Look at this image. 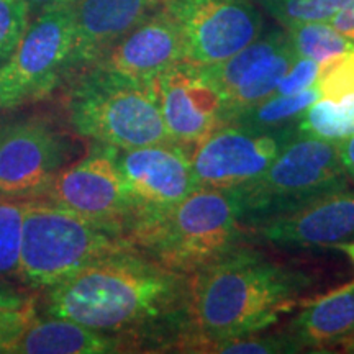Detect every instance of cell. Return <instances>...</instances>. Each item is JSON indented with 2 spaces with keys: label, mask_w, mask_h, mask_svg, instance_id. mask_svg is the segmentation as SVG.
I'll return each instance as SVG.
<instances>
[{
  "label": "cell",
  "mask_w": 354,
  "mask_h": 354,
  "mask_svg": "<svg viewBox=\"0 0 354 354\" xmlns=\"http://www.w3.org/2000/svg\"><path fill=\"white\" fill-rule=\"evenodd\" d=\"M190 276L136 248L84 266L37 292L41 315L68 318L127 343L128 351H176L184 333Z\"/></svg>",
  "instance_id": "cell-1"
},
{
  "label": "cell",
  "mask_w": 354,
  "mask_h": 354,
  "mask_svg": "<svg viewBox=\"0 0 354 354\" xmlns=\"http://www.w3.org/2000/svg\"><path fill=\"white\" fill-rule=\"evenodd\" d=\"M317 279L248 245L190 274L185 325L176 351L205 353L212 343L264 331Z\"/></svg>",
  "instance_id": "cell-2"
},
{
  "label": "cell",
  "mask_w": 354,
  "mask_h": 354,
  "mask_svg": "<svg viewBox=\"0 0 354 354\" xmlns=\"http://www.w3.org/2000/svg\"><path fill=\"white\" fill-rule=\"evenodd\" d=\"M63 88L66 118L74 135L117 149L169 141L153 82L88 66Z\"/></svg>",
  "instance_id": "cell-3"
},
{
  "label": "cell",
  "mask_w": 354,
  "mask_h": 354,
  "mask_svg": "<svg viewBox=\"0 0 354 354\" xmlns=\"http://www.w3.org/2000/svg\"><path fill=\"white\" fill-rule=\"evenodd\" d=\"M228 190L198 187L174 209L131 234L136 250L171 271H201L246 245Z\"/></svg>",
  "instance_id": "cell-4"
},
{
  "label": "cell",
  "mask_w": 354,
  "mask_h": 354,
  "mask_svg": "<svg viewBox=\"0 0 354 354\" xmlns=\"http://www.w3.org/2000/svg\"><path fill=\"white\" fill-rule=\"evenodd\" d=\"M128 248L135 246L122 230L44 201H28L24 215L19 286L39 292L84 266Z\"/></svg>",
  "instance_id": "cell-5"
},
{
  "label": "cell",
  "mask_w": 354,
  "mask_h": 354,
  "mask_svg": "<svg viewBox=\"0 0 354 354\" xmlns=\"http://www.w3.org/2000/svg\"><path fill=\"white\" fill-rule=\"evenodd\" d=\"M348 187L338 143L297 133L263 174L228 192L248 230Z\"/></svg>",
  "instance_id": "cell-6"
},
{
  "label": "cell",
  "mask_w": 354,
  "mask_h": 354,
  "mask_svg": "<svg viewBox=\"0 0 354 354\" xmlns=\"http://www.w3.org/2000/svg\"><path fill=\"white\" fill-rule=\"evenodd\" d=\"M74 37V6L35 17L15 53L0 68V110L37 104L63 88L71 73Z\"/></svg>",
  "instance_id": "cell-7"
},
{
  "label": "cell",
  "mask_w": 354,
  "mask_h": 354,
  "mask_svg": "<svg viewBox=\"0 0 354 354\" xmlns=\"http://www.w3.org/2000/svg\"><path fill=\"white\" fill-rule=\"evenodd\" d=\"M76 154L73 135L46 115L0 117V197L37 201Z\"/></svg>",
  "instance_id": "cell-8"
},
{
  "label": "cell",
  "mask_w": 354,
  "mask_h": 354,
  "mask_svg": "<svg viewBox=\"0 0 354 354\" xmlns=\"http://www.w3.org/2000/svg\"><path fill=\"white\" fill-rule=\"evenodd\" d=\"M117 153L113 146L92 143L82 158L57 172L37 201L118 228L130 238L135 212L118 167Z\"/></svg>",
  "instance_id": "cell-9"
},
{
  "label": "cell",
  "mask_w": 354,
  "mask_h": 354,
  "mask_svg": "<svg viewBox=\"0 0 354 354\" xmlns=\"http://www.w3.org/2000/svg\"><path fill=\"white\" fill-rule=\"evenodd\" d=\"M158 7L179 30L185 61L197 66L228 59L263 33L253 0H159Z\"/></svg>",
  "instance_id": "cell-10"
},
{
  "label": "cell",
  "mask_w": 354,
  "mask_h": 354,
  "mask_svg": "<svg viewBox=\"0 0 354 354\" xmlns=\"http://www.w3.org/2000/svg\"><path fill=\"white\" fill-rule=\"evenodd\" d=\"M297 135V125L254 130L225 123L190 149L197 187L228 190L254 180Z\"/></svg>",
  "instance_id": "cell-11"
},
{
  "label": "cell",
  "mask_w": 354,
  "mask_h": 354,
  "mask_svg": "<svg viewBox=\"0 0 354 354\" xmlns=\"http://www.w3.org/2000/svg\"><path fill=\"white\" fill-rule=\"evenodd\" d=\"M117 161L135 212L130 241L136 230L161 218L198 189L190 151L172 141L118 149Z\"/></svg>",
  "instance_id": "cell-12"
},
{
  "label": "cell",
  "mask_w": 354,
  "mask_h": 354,
  "mask_svg": "<svg viewBox=\"0 0 354 354\" xmlns=\"http://www.w3.org/2000/svg\"><path fill=\"white\" fill-rule=\"evenodd\" d=\"M167 138L190 149L225 125V100L202 66L176 64L153 81Z\"/></svg>",
  "instance_id": "cell-13"
},
{
  "label": "cell",
  "mask_w": 354,
  "mask_h": 354,
  "mask_svg": "<svg viewBox=\"0 0 354 354\" xmlns=\"http://www.w3.org/2000/svg\"><path fill=\"white\" fill-rule=\"evenodd\" d=\"M259 240L287 248L333 246L354 240V190L343 189L305 203L289 214L248 228Z\"/></svg>",
  "instance_id": "cell-14"
},
{
  "label": "cell",
  "mask_w": 354,
  "mask_h": 354,
  "mask_svg": "<svg viewBox=\"0 0 354 354\" xmlns=\"http://www.w3.org/2000/svg\"><path fill=\"white\" fill-rule=\"evenodd\" d=\"M183 61V37L174 21L156 7L92 66H100L133 81L153 82Z\"/></svg>",
  "instance_id": "cell-15"
},
{
  "label": "cell",
  "mask_w": 354,
  "mask_h": 354,
  "mask_svg": "<svg viewBox=\"0 0 354 354\" xmlns=\"http://www.w3.org/2000/svg\"><path fill=\"white\" fill-rule=\"evenodd\" d=\"M159 0H77L74 3V37L69 79L95 64L158 7ZM68 79V81H69Z\"/></svg>",
  "instance_id": "cell-16"
},
{
  "label": "cell",
  "mask_w": 354,
  "mask_h": 354,
  "mask_svg": "<svg viewBox=\"0 0 354 354\" xmlns=\"http://www.w3.org/2000/svg\"><path fill=\"white\" fill-rule=\"evenodd\" d=\"M282 331L297 344L300 351L313 348L342 346L354 338V286L343 287L328 297L305 302V308L295 315Z\"/></svg>",
  "instance_id": "cell-17"
},
{
  "label": "cell",
  "mask_w": 354,
  "mask_h": 354,
  "mask_svg": "<svg viewBox=\"0 0 354 354\" xmlns=\"http://www.w3.org/2000/svg\"><path fill=\"white\" fill-rule=\"evenodd\" d=\"M128 351L127 343L68 318L35 315L17 342V354H104Z\"/></svg>",
  "instance_id": "cell-18"
},
{
  "label": "cell",
  "mask_w": 354,
  "mask_h": 354,
  "mask_svg": "<svg viewBox=\"0 0 354 354\" xmlns=\"http://www.w3.org/2000/svg\"><path fill=\"white\" fill-rule=\"evenodd\" d=\"M322 99V91L315 86L290 95L272 94L268 99L238 110L228 118L230 125H238L254 130H277V128L295 127L299 118L310 105Z\"/></svg>",
  "instance_id": "cell-19"
},
{
  "label": "cell",
  "mask_w": 354,
  "mask_h": 354,
  "mask_svg": "<svg viewBox=\"0 0 354 354\" xmlns=\"http://www.w3.org/2000/svg\"><path fill=\"white\" fill-rule=\"evenodd\" d=\"M297 133L312 138L339 141L354 135V92L339 99H318L297 122Z\"/></svg>",
  "instance_id": "cell-20"
},
{
  "label": "cell",
  "mask_w": 354,
  "mask_h": 354,
  "mask_svg": "<svg viewBox=\"0 0 354 354\" xmlns=\"http://www.w3.org/2000/svg\"><path fill=\"white\" fill-rule=\"evenodd\" d=\"M297 56L308 57L318 64L326 63L354 50V41L338 32L330 21H308L286 28Z\"/></svg>",
  "instance_id": "cell-21"
},
{
  "label": "cell",
  "mask_w": 354,
  "mask_h": 354,
  "mask_svg": "<svg viewBox=\"0 0 354 354\" xmlns=\"http://www.w3.org/2000/svg\"><path fill=\"white\" fill-rule=\"evenodd\" d=\"M26 202L0 197V282L19 284Z\"/></svg>",
  "instance_id": "cell-22"
},
{
  "label": "cell",
  "mask_w": 354,
  "mask_h": 354,
  "mask_svg": "<svg viewBox=\"0 0 354 354\" xmlns=\"http://www.w3.org/2000/svg\"><path fill=\"white\" fill-rule=\"evenodd\" d=\"M279 24L289 28L308 21H330L353 0H254Z\"/></svg>",
  "instance_id": "cell-23"
},
{
  "label": "cell",
  "mask_w": 354,
  "mask_h": 354,
  "mask_svg": "<svg viewBox=\"0 0 354 354\" xmlns=\"http://www.w3.org/2000/svg\"><path fill=\"white\" fill-rule=\"evenodd\" d=\"M205 353H221V354H290L302 353L284 331H274V333H258L234 336V338L220 339L212 343Z\"/></svg>",
  "instance_id": "cell-24"
},
{
  "label": "cell",
  "mask_w": 354,
  "mask_h": 354,
  "mask_svg": "<svg viewBox=\"0 0 354 354\" xmlns=\"http://www.w3.org/2000/svg\"><path fill=\"white\" fill-rule=\"evenodd\" d=\"M30 21L24 0H0V68L15 53Z\"/></svg>",
  "instance_id": "cell-25"
},
{
  "label": "cell",
  "mask_w": 354,
  "mask_h": 354,
  "mask_svg": "<svg viewBox=\"0 0 354 354\" xmlns=\"http://www.w3.org/2000/svg\"><path fill=\"white\" fill-rule=\"evenodd\" d=\"M318 87L325 99H339V97L354 92V50L333 57L320 64Z\"/></svg>",
  "instance_id": "cell-26"
},
{
  "label": "cell",
  "mask_w": 354,
  "mask_h": 354,
  "mask_svg": "<svg viewBox=\"0 0 354 354\" xmlns=\"http://www.w3.org/2000/svg\"><path fill=\"white\" fill-rule=\"evenodd\" d=\"M35 315H37L35 304L25 308L0 310V354L13 353L17 342Z\"/></svg>",
  "instance_id": "cell-27"
},
{
  "label": "cell",
  "mask_w": 354,
  "mask_h": 354,
  "mask_svg": "<svg viewBox=\"0 0 354 354\" xmlns=\"http://www.w3.org/2000/svg\"><path fill=\"white\" fill-rule=\"evenodd\" d=\"M320 76V64L317 61L308 59V57H297L295 63L290 66L287 74L279 82L274 94L277 95H290L302 92L305 88L315 86Z\"/></svg>",
  "instance_id": "cell-28"
},
{
  "label": "cell",
  "mask_w": 354,
  "mask_h": 354,
  "mask_svg": "<svg viewBox=\"0 0 354 354\" xmlns=\"http://www.w3.org/2000/svg\"><path fill=\"white\" fill-rule=\"evenodd\" d=\"M35 304V295L24 287H15L0 282V310H17L25 308Z\"/></svg>",
  "instance_id": "cell-29"
},
{
  "label": "cell",
  "mask_w": 354,
  "mask_h": 354,
  "mask_svg": "<svg viewBox=\"0 0 354 354\" xmlns=\"http://www.w3.org/2000/svg\"><path fill=\"white\" fill-rule=\"evenodd\" d=\"M330 24L333 25L339 33L354 41V0L348 7H344L342 12L336 13L333 19L330 20Z\"/></svg>",
  "instance_id": "cell-30"
},
{
  "label": "cell",
  "mask_w": 354,
  "mask_h": 354,
  "mask_svg": "<svg viewBox=\"0 0 354 354\" xmlns=\"http://www.w3.org/2000/svg\"><path fill=\"white\" fill-rule=\"evenodd\" d=\"M28 7L30 12V19H35V17L41 15L44 12L55 10V8L59 7H68V6H74L77 0H24Z\"/></svg>",
  "instance_id": "cell-31"
},
{
  "label": "cell",
  "mask_w": 354,
  "mask_h": 354,
  "mask_svg": "<svg viewBox=\"0 0 354 354\" xmlns=\"http://www.w3.org/2000/svg\"><path fill=\"white\" fill-rule=\"evenodd\" d=\"M339 158H342L343 167L346 171L349 183L354 184V135L338 143Z\"/></svg>",
  "instance_id": "cell-32"
},
{
  "label": "cell",
  "mask_w": 354,
  "mask_h": 354,
  "mask_svg": "<svg viewBox=\"0 0 354 354\" xmlns=\"http://www.w3.org/2000/svg\"><path fill=\"white\" fill-rule=\"evenodd\" d=\"M333 248H336V250H339V251H343V253L346 254L348 258L351 259V263L354 264V240L344 241V243H336V245H333ZM351 286H354V282Z\"/></svg>",
  "instance_id": "cell-33"
},
{
  "label": "cell",
  "mask_w": 354,
  "mask_h": 354,
  "mask_svg": "<svg viewBox=\"0 0 354 354\" xmlns=\"http://www.w3.org/2000/svg\"><path fill=\"white\" fill-rule=\"evenodd\" d=\"M339 348H342L343 353H354V338L349 339L346 343H343Z\"/></svg>",
  "instance_id": "cell-34"
}]
</instances>
